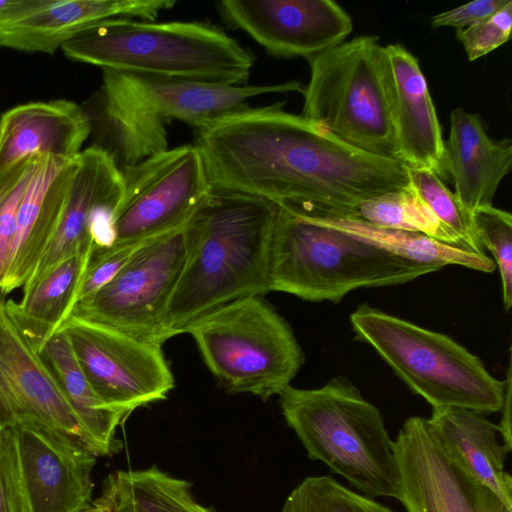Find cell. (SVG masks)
I'll use <instances>...</instances> for the list:
<instances>
[{
    "label": "cell",
    "mask_w": 512,
    "mask_h": 512,
    "mask_svg": "<svg viewBox=\"0 0 512 512\" xmlns=\"http://www.w3.org/2000/svg\"><path fill=\"white\" fill-rule=\"evenodd\" d=\"M142 243L94 249L79 288L77 303L109 283Z\"/></svg>",
    "instance_id": "35"
},
{
    "label": "cell",
    "mask_w": 512,
    "mask_h": 512,
    "mask_svg": "<svg viewBox=\"0 0 512 512\" xmlns=\"http://www.w3.org/2000/svg\"><path fill=\"white\" fill-rule=\"evenodd\" d=\"M94 248L62 261L34 285L24 288L19 302L6 300L7 311L23 336L39 353L70 316Z\"/></svg>",
    "instance_id": "24"
},
{
    "label": "cell",
    "mask_w": 512,
    "mask_h": 512,
    "mask_svg": "<svg viewBox=\"0 0 512 512\" xmlns=\"http://www.w3.org/2000/svg\"><path fill=\"white\" fill-rule=\"evenodd\" d=\"M61 49L102 70L229 85L244 84L255 62L222 29L196 21L111 18L85 27Z\"/></svg>",
    "instance_id": "3"
},
{
    "label": "cell",
    "mask_w": 512,
    "mask_h": 512,
    "mask_svg": "<svg viewBox=\"0 0 512 512\" xmlns=\"http://www.w3.org/2000/svg\"><path fill=\"white\" fill-rule=\"evenodd\" d=\"M218 9L225 22L279 58L309 60L353 29L349 14L332 0H224Z\"/></svg>",
    "instance_id": "15"
},
{
    "label": "cell",
    "mask_w": 512,
    "mask_h": 512,
    "mask_svg": "<svg viewBox=\"0 0 512 512\" xmlns=\"http://www.w3.org/2000/svg\"><path fill=\"white\" fill-rule=\"evenodd\" d=\"M507 2L508 0L473 1L435 15L431 20V26L464 29L490 17Z\"/></svg>",
    "instance_id": "36"
},
{
    "label": "cell",
    "mask_w": 512,
    "mask_h": 512,
    "mask_svg": "<svg viewBox=\"0 0 512 512\" xmlns=\"http://www.w3.org/2000/svg\"><path fill=\"white\" fill-rule=\"evenodd\" d=\"M381 47L363 35L310 58L301 115L350 146L397 160Z\"/></svg>",
    "instance_id": "9"
},
{
    "label": "cell",
    "mask_w": 512,
    "mask_h": 512,
    "mask_svg": "<svg viewBox=\"0 0 512 512\" xmlns=\"http://www.w3.org/2000/svg\"><path fill=\"white\" fill-rule=\"evenodd\" d=\"M12 427L31 512H86L97 456L82 441L37 422Z\"/></svg>",
    "instance_id": "16"
},
{
    "label": "cell",
    "mask_w": 512,
    "mask_h": 512,
    "mask_svg": "<svg viewBox=\"0 0 512 512\" xmlns=\"http://www.w3.org/2000/svg\"><path fill=\"white\" fill-rule=\"evenodd\" d=\"M58 330L67 336L104 406L125 418L140 406L165 399L173 389L161 346L73 316Z\"/></svg>",
    "instance_id": "12"
},
{
    "label": "cell",
    "mask_w": 512,
    "mask_h": 512,
    "mask_svg": "<svg viewBox=\"0 0 512 512\" xmlns=\"http://www.w3.org/2000/svg\"><path fill=\"white\" fill-rule=\"evenodd\" d=\"M207 367L230 393L267 400L290 386L305 356L290 325L263 296L222 305L190 323Z\"/></svg>",
    "instance_id": "8"
},
{
    "label": "cell",
    "mask_w": 512,
    "mask_h": 512,
    "mask_svg": "<svg viewBox=\"0 0 512 512\" xmlns=\"http://www.w3.org/2000/svg\"><path fill=\"white\" fill-rule=\"evenodd\" d=\"M394 444L407 512H512L468 471L428 418H408Z\"/></svg>",
    "instance_id": "13"
},
{
    "label": "cell",
    "mask_w": 512,
    "mask_h": 512,
    "mask_svg": "<svg viewBox=\"0 0 512 512\" xmlns=\"http://www.w3.org/2000/svg\"><path fill=\"white\" fill-rule=\"evenodd\" d=\"M191 488L156 466L118 470L104 479L86 512H213L194 499Z\"/></svg>",
    "instance_id": "26"
},
{
    "label": "cell",
    "mask_w": 512,
    "mask_h": 512,
    "mask_svg": "<svg viewBox=\"0 0 512 512\" xmlns=\"http://www.w3.org/2000/svg\"><path fill=\"white\" fill-rule=\"evenodd\" d=\"M75 160L41 157L20 206L13 258L1 294L23 287L38 266L61 217Z\"/></svg>",
    "instance_id": "22"
},
{
    "label": "cell",
    "mask_w": 512,
    "mask_h": 512,
    "mask_svg": "<svg viewBox=\"0 0 512 512\" xmlns=\"http://www.w3.org/2000/svg\"><path fill=\"white\" fill-rule=\"evenodd\" d=\"M21 420L67 434L88 447L72 408L10 317L0 293V428Z\"/></svg>",
    "instance_id": "17"
},
{
    "label": "cell",
    "mask_w": 512,
    "mask_h": 512,
    "mask_svg": "<svg viewBox=\"0 0 512 512\" xmlns=\"http://www.w3.org/2000/svg\"><path fill=\"white\" fill-rule=\"evenodd\" d=\"M91 131L90 116L72 101L15 106L0 117V172L36 156L73 159Z\"/></svg>",
    "instance_id": "20"
},
{
    "label": "cell",
    "mask_w": 512,
    "mask_h": 512,
    "mask_svg": "<svg viewBox=\"0 0 512 512\" xmlns=\"http://www.w3.org/2000/svg\"><path fill=\"white\" fill-rule=\"evenodd\" d=\"M349 218L379 227L419 232L457 246L452 235L413 192L409 183L403 189L374 196L360 203Z\"/></svg>",
    "instance_id": "28"
},
{
    "label": "cell",
    "mask_w": 512,
    "mask_h": 512,
    "mask_svg": "<svg viewBox=\"0 0 512 512\" xmlns=\"http://www.w3.org/2000/svg\"><path fill=\"white\" fill-rule=\"evenodd\" d=\"M301 83L229 85L103 70V115L117 162L133 166L167 148L165 124L185 122L197 129L249 106L264 94L303 92Z\"/></svg>",
    "instance_id": "5"
},
{
    "label": "cell",
    "mask_w": 512,
    "mask_h": 512,
    "mask_svg": "<svg viewBox=\"0 0 512 512\" xmlns=\"http://www.w3.org/2000/svg\"><path fill=\"white\" fill-rule=\"evenodd\" d=\"M472 228L481 242L494 256L499 269L503 304L506 310L512 306V216L499 208L484 206L470 215Z\"/></svg>",
    "instance_id": "32"
},
{
    "label": "cell",
    "mask_w": 512,
    "mask_h": 512,
    "mask_svg": "<svg viewBox=\"0 0 512 512\" xmlns=\"http://www.w3.org/2000/svg\"><path fill=\"white\" fill-rule=\"evenodd\" d=\"M58 388L68 401L96 456H111L122 448L115 437L126 419L104 406L81 370L64 332H57L38 353Z\"/></svg>",
    "instance_id": "25"
},
{
    "label": "cell",
    "mask_w": 512,
    "mask_h": 512,
    "mask_svg": "<svg viewBox=\"0 0 512 512\" xmlns=\"http://www.w3.org/2000/svg\"><path fill=\"white\" fill-rule=\"evenodd\" d=\"M41 157L25 159L0 172V290L13 258L20 206Z\"/></svg>",
    "instance_id": "31"
},
{
    "label": "cell",
    "mask_w": 512,
    "mask_h": 512,
    "mask_svg": "<svg viewBox=\"0 0 512 512\" xmlns=\"http://www.w3.org/2000/svg\"><path fill=\"white\" fill-rule=\"evenodd\" d=\"M211 187L313 216H352L362 202L408 186V167L339 140L284 102L197 129Z\"/></svg>",
    "instance_id": "1"
},
{
    "label": "cell",
    "mask_w": 512,
    "mask_h": 512,
    "mask_svg": "<svg viewBox=\"0 0 512 512\" xmlns=\"http://www.w3.org/2000/svg\"><path fill=\"white\" fill-rule=\"evenodd\" d=\"M431 425L454 450L468 471L512 509V477L505 470L511 451L498 441V425L477 411L433 408Z\"/></svg>",
    "instance_id": "23"
},
{
    "label": "cell",
    "mask_w": 512,
    "mask_h": 512,
    "mask_svg": "<svg viewBox=\"0 0 512 512\" xmlns=\"http://www.w3.org/2000/svg\"><path fill=\"white\" fill-rule=\"evenodd\" d=\"M0 512H31L12 425L0 428Z\"/></svg>",
    "instance_id": "33"
},
{
    "label": "cell",
    "mask_w": 512,
    "mask_h": 512,
    "mask_svg": "<svg viewBox=\"0 0 512 512\" xmlns=\"http://www.w3.org/2000/svg\"><path fill=\"white\" fill-rule=\"evenodd\" d=\"M445 146V168L453 182L457 202L470 217L476 209L492 205L502 179L512 164V141L488 136L477 114L456 108L450 115Z\"/></svg>",
    "instance_id": "21"
},
{
    "label": "cell",
    "mask_w": 512,
    "mask_h": 512,
    "mask_svg": "<svg viewBox=\"0 0 512 512\" xmlns=\"http://www.w3.org/2000/svg\"><path fill=\"white\" fill-rule=\"evenodd\" d=\"M381 68L396 159L408 168L447 176L442 129L419 62L399 44L381 47Z\"/></svg>",
    "instance_id": "18"
},
{
    "label": "cell",
    "mask_w": 512,
    "mask_h": 512,
    "mask_svg": "<svg viewBox=\"0 0 512 512\" xmlns=\"http://www.w3.org/2000/svg\"><path fill=\"white\" fill-rule=\"evenodd\" d=\"M285 421L308 457L326 464L371 497L400 501L395 444L380 410L346 377L314 389L287 387L280 395Z\"/></svg>",
    "instance_id": "4"
},
{
    "label": "cell",
    "mask_w": 512,
    "mask_h": 512,
    "mask_svg": "<svg viewBox=\"0 0 512 512\" xmlns=\"http://www.w3.org/2000/svg\"><path fill=\"white\" fill-rule=\"evenodd\" d=\"M512 28V1L490 17L467 28L456 30L469 61L483 57L506 43Z\"/></svg>",
    "instance_id": "34"
},
{
    "label": "cell",
    "mask_w": 512,
    "mask_h": 512,
    "mask_svg": "<svg viewBox=\"0 0 512 512\" xmlns=\"http://www.w3.org/2000/svg\"><path fill=\"white\" fill-rule=\"evenodd\" d=\"M281 512L395 511L323 475L305 478L288 495Z\"/></svg>",
    "instance_id": "30"
},
{
    "label": "cell",
    "mask_w": 512,
    "mask_h": 512,
    "mask_svg": "<svg viewBox=\"0 0 512 512\" xmlns=\"http://www.w3.org/2000/svg\"><path fill=\"white\" fill-rule=\"evenodd\" d=\"M122 175L110 246L140 244L182 227L212 189L195 144L153 154Z\"/></svg>",
    "instance_id": "11"
},
{
    "label": "cell",
    "mask_w": 512,
    "mask_h": 512,
    "mask_svg": "<svg viewBox=\"0 0 512 512\" xmlns=\"http://www.w3.org/2000/svg\"><path fill=\"white\" fill-rule=\"evenodd\" d=\"M409 187L455 239L457 246L472 253L485 254L467 216L453 192L434 172L408 168Z\"/></svg>",
    "instance_id": "29"
},
{
    "label": "cell",
    "mask_w": 512,
    "mask_h": 512,
    "mask_svg": "<svg viewBox=\"0 0 512 512\" xmlns=\"http://www.w3.org/2000/svg\"><path fill=\"white\" fill-rule=\"evenodd\" d=\"M123 191V175L113 156L96 144L82 150L75 160L56 230L23 289L80 250L109 247Z\"/></svg>",
    "instance_id": "14"
},
{
    "label": "cell",
    "mask_w": 512,
    "mask_h": 512,
    "mask_svg": "<svg viewBox=\"0 0 512 512\" xmlns=\"http://www.w3.org/2000/svg\"><path fill=\"white\" fill-rule=\"evenodd\" d=\"M440 269L395 256L279 206L271 241L270 292L337 303L357 288L404 284Z\"/></svg>",
    "instance_id": "6"
},
{
    "label": "cell",
    "mask_w": 512,
    "mask_h": 512,
    "mask_svg": "<svg viewBox=\"0 0 512 512\" xmlns=\"http://www.w3.org/2000/svg\"><path fill=\"white\" fill-rule=\"evenodd\" d=\"M350 322L356 337L432 408H464L484 415L501 411L506 380L492 376L480 358L450 336L367 304L350 315Z\"/></svg>",
    "instance_id": "7"
},
{
    "label": "cell",
    "mask_w": 512,
    "mask_h": 512,
    "mask_svg": "<svg viewBox=\"0 0 512 512\" xmlns=\"http://www.w3.org/2000/svg\"><path fill=\"white\" fill-rule=\"evenodd\" d=\"M38 0H0V29L30 11Z\"/></svg>",
    "instance_id": "37"
},
{
    "label": "cell",
    "mask_w": 512,
    "mask_h": 512,
    "mask_svg": "<svg viewBox=\"0 0 512 512\" xmlns=\"http://www.w3.org/2000/svg\"><path fill=\"white\" fill-rule=\"evenodd\" d=\"M502 418L498 425L504 444L512 449L511 442V363H509L506 376L504 401L501 408Z\"/></svg>",
    "instance_id": "38"
},
{
    "label": "cell",
    "mask_w": 512,
    "mask_h": 512,
    "mask_svg": "<svg viewBox=\"0 0 512 512\" xmlns=\"http://www.w3.org/2000/svg\"><path fill=\"white\" fill-rule=\"evenodd\" d=\"M184 225L139 245L116 276L78 302L70 316L162 347L174 336L167 316L185 261Z\"/></svg>",
    "instance_id": "10"
},
{
    "label": "cell",
    "mask_w": 512,
    "mask_h": 512,
    "mask_svg": "<svg viewBox=\"0 0 512 512\" xmlns=\"http://www.w3.org/2000/svg\"><path fill=\"white\" fill-rule=\"evenodd\" d=\"M279 206L212 188L184 225L186 254L168 308L174 335L229 302L270 292V253Z\"/></svg>",
    "instance_id": "2"
},
{
    "label": "cell",
    "mask_w": 512,
    "mask_h": 512,
    "mask_svg": "<svg viewBox=\"0 0 512 512\" xmlns=\"http://www.w3.org/2000/svg\"><path fill=\"white\" fill-rule=\"evenodd\" d=\"M302 214L313 223L343 232L410 261L441 268L460 265L485 273L496 268L494 260L486 254L472 253L419 232L379 227L354 218Z\"/></svg>",
    "instance_id": "27"
},
{
    "label": "cell",
    "mask_w": 512,
    "mask_h": 512,
    "mask_svg": "<svg viewBox=\"0 0 512 512\" xmlns=\"http://www.w3.org/2000/svg\"><path fill=\"white\" fill-rule=\"evenodd\" d=\"M174 0H38L0 29V47L52 54L85 27L111 18L154 21Z\"/></svg>",
    "instance_id": "19"
}]
</instances>
